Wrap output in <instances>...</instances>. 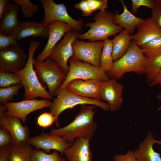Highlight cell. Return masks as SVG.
<instances>
[{
  "label": "cell",
  "instance_id": "cell-1",
  "mask_svg": "<svg viewBox=\"0 0 161 161\" xmlns=\"http://www.w3.org/2000/svg\"><path fill=\"white\" fill-rule=\"evenodd\" d=\"M97 107L91 104L81 105L79 112L70 123L62 128L52 129L49 134L60 136L71 144L78 137L90 140L97 128L94 120Z\"/></svg>",
  "mask_w": 161,
  "mask_h": 161
},
{
  "label": "cell",
  "instance_id": "cell-2",
  "mask_svg": "<svg viewBox=\"0 0 161 161\" xmlns=\"http://www.w3.org/2000/svg\"><path fill=\"white\" fill-rule=\"evenodd\" d=\"M40 44V42L37 40L30 42L27 63L22 69L15 73L19 78L24 89L23 98L25 100H32L37 97L49 100L53 98V96L41 83L34 68L33 55Z\"/></svg>",
  "mask_w": 161,
  "mask_h": 161
},
{
  "label": "cell",
  "instance_id": "cell-3",
  "mask_svg": "<svg viewBox=\"0 0 161 161\" xmlns=\"http://www.w3.org/2000/svg\"><path fill=\"white\" fill-rule=\"evenodd\" d=\"M144 51L132 40L125 54L114 62L112 67L106 74L109 78L117 80L129 72L145 73L148 58L144 55Z\"/></svg>",
  "mask_w": 161,
  "mask_h": 161
},
{
  "label": "cell",
  "instance_id": "cell-4",
  "mask_svg": "<svg viewBox=\"0 0 161 161\" xmlns=\"http://www.w3.org/2000/svg\"><path fill=\"white\" fill-rule=\"evenodd\" d=\"M114 14L111 12L106 10L99 11L94 16L93 22H88L85 24L89 30L81 34L78 38L87 39L90 41H104L109 36L115 35L123 30V28L114 22Z\"/></svg>",
  "mask_w": 161,
  "mask_h": 161
},
{
  "label": "cell",
  "instance_id": "cell-5",
  "mask_svg": "<svg viewBox=\"0 0 161 161\" xmlns=\"http://www.w3.org/2000/svg\"><path fill=\"white\" fill-rule=\"evenodd\" d=\"M33 64L39 81L47 85L50 95L55 96L64 82L66 75L53 60L49 58L41 62L33 58Z\"/></svg>",
  "mask_w": 161,
  "mask_h": 161
},
{
  "label": "cell",
  "instance_id": "cell-6",
  "mask_svg": "<svg viewBox=\"0 0 161 161\" xmlns=\"http://www.w3.org/2000/svg\"><path fill=\"white\" fill-rule=\"evenodd\" d=\"M57 97L49 107L50 112L58 118L64 110L83 104H91L99 107L106 111L109 110L107 103L102 101L81 96L71 92L66 87L60 89L55 95Z\"/></svg>",
  "mask_w": 161,
  "mask_h": 161
},
{
  "label": "cell",
  "instance_id": "cell-7",
  "mask_svg": "<svg viewBox=\"0 0 161 161\" xmlns=\"http://www.w3.org/2000/svg\"><path fill=\"white\" fill-rule=\"evenodd\" d=\"M44 12V16L42 22L49 25L54 21H60L66 23L73 29L80 32L82 31L84 24L83 20H75L67 12L64 4H57L52 0H40Z\"/></svg>",
  "mask_w": 161,
  "mask_h": 161
},
{
  "label": "cell",
  "instance_id": "cell-8",
  "mask_svg": "<svg viewBox=\"0 0 161 161\" xmlns=\"http://www.w3.org/2000/svg\"><path fill=\"white\" fill-rule=\"evenodd\" d=\"M68 61L70 64L69 70L60 89L66 87L70 81L74 79L87 80L96 79L104 81L110 79L106 72L100 67L95 66L87 62H82L72 57Z\"/></svg>",
  "mask_w": 161,
  "mask_h": 161
},
{
  "label": "cell",
  "instance_id": "cell-9",
  "mask_svg": "<svg viewBox=\"0 0 161 161\" xmlns=\"http://www.w3.org/2000/svg\"><path fill=\"white\" fill-rule=\"evenodd\" d=\"M80 32L74 29L67 32L64 38L57 43L48 57L53 60L66 75L69 69L68 61L74 55L73 43L81 34Z\"/></svg>",
  "mask_w": 161,
  "mask_h": 161
},
{
  "label": "cell",
  "instance_id": "cell-10",
  "mask_svg": "<svg viewBox=\"0 0 161 161\" xmlns=\"http://www.w3.org/2000/svg\"><path fill=\"white\" fill-rule=\"evenodd\" d=\"M28 54L18 45L0 50V72L15 73L25 66Z\"/></svg>",
  "mask_w": 161,
  "mask_h": 161
},
{
  "label": "cell",
  "instance_id": "cell-11",
  "mask_svg": "<svg viewBox=\"0 0 161 161\" xmlns=\"http://www.w3.org/2000/svg\"><path fill=\"white\" fill-rule=\"evenodd\" d=\"M103 44V41L87 42L77 39L73 43L74 55L72 57L100 67Z\"/></svg>",
  "mask_w": 161,
  "mask_h": 161
},
{
  "label": "cell",
  "instance_id": "cell-12",
  "mask_svg": "<svg viewBox=\"0 0 161 161\" xmlns=\"http://www.w3.org/2000/svg\"><path fill=\"white\" fill-rule=\"evenodd\" d=\"M52 102L49 99L25 100L19 102H10L4 104L7 108V116L16 117L25 123L27 115L34 111L49 107Z\"/></svg>",
  "mask_w": 161,
  "mask_h": 161
},
{
  "label": "cell",
  "instance_id": "cell-13",
  "mask_svg": "<svg viewBox=\"0 0 161 161\" xmlns=\"http://www.w3.org/2000/svg\"><path fill=\"white\" fill-rule=\"evenodd\" d=\"M27 142L30 145L37 149H42L47 153H50L53 150L58 151L62 155L71 144L60 136L44 133L30 137Z\"/></svg>",
  "mask_w": 161,
  "mask_h": 161
},
{
  "label": "cell",
  "instance_id": "cell-14",
  "mask_svg": "<svg viewBox=\"0 0 161 161\" xmlns=\"http://www.w3.org/2000/svg\"><path fill=\"white\" fill-rule=\"evenodd\" d=\"M123 88V84L118 82L116 79L102 81L99 89L101 100L108 103L111 112L116 111L121 107L123 100L122 95Z\"/></svg>",
  "mask_w": 161,
  "mask_h": 161
},
{
  "label": "cell",
  "instance_id": "cell-15",
  "mask_svg": "<svg viewBox=\"0 0 161 161\" xmlns=\"http://www.w3.org/2000/svg\"><path fill=\"white\" fill-rule=\"evenodd\" d=\"M49 27V35L47 43L43 51L36 58L39 62H42L48 58L61 38L67 32L73 29L68 24L60 21H54Z\"/></svg>",
  "mask_w": 161,
  "mask_h": 161
},
{
  "label": "cell",
  "instance_id": "cell-16",
  "mask_svg": "<svg viewBox=\"0 0 161 161\" xmlns=\"http://www.w3.org/2000/svg\"><path fill=\"white\" fill-rule=\"evenodd\" d=\"M49 32V25L42 22L19 21L16 29L10 35L18 41L29 37L46 38L48 37Z\"/></svg>",
  "mask_w": 161,
  "mask_h": 161
},
{
  "label": "cell",
  "instance_id": "cell-17",
  "mask_svg": "<svg viewBox=\"0 0 161 161\" xmlns=\"http://www.w3.org/2000/svg\"><path fill=\"white\" fill-rule=\"evenodd\" d=\"M102 82L96 79H74L70 81L66 87L81 96L101 100L99 89Z\"/></svg>",
  "mask_w": 161,
  "mask_h": 161
},
{
  "label": "cell",
  "instance_id": "cell-18",
  "mask_svg": "<svg viewBox=\"0 0 161 161\" xmlns=\"http://www.w3.org/2000/svg\"><path fill=\"white\" fill-rule=\"evenodd\" d=\"M90 140L82 137L76 138L64 153L68 161H93Z\"/></svg>",
  "mask_w": 161,
  "mask_h": 161
},
{
  "label": "cell",
  "instance_id": "cell-19",
  "mask_svg": "<svg viewBox=\"0 0 161 161\" xmlns=\"http://www.w3.org/2000/svg\"><path fill=\"white\" fill-rule=\"evenodd\" d=\"M137 31L131 36L136 44L140 47L141 45L161 36V29L151 18H147L143 22L137 25Z\"/></svg>",
  "mask_w": 161,
  "mask_h": 161
},
{
  "label": "cell",
  "instance_id": "cell-20",
  "mask_svg": "<svg viewBox=\"0 0 161 161\" xmlns=\"http://www.w3.org/2000/svg\"><path fill=\"white\" fill-rule=\"evenodd\" d=\"M0 119V126L10 132L12 138V142L20 143L27 141L30 138L29 128L27 126L22 125L19 118L6 115Z\"/></svg>",
  "mask_w": 161,
  "mask_h": 161
},
{
  "label": "cell",
  "instance_id": "cell-21",
  "mask_svg": "<svg viewBox=\"0 0 161 161\" xmlns=\"http://www.w3.org/2000/svg\"><path fill=\"white\" fill-rule=\"evenodd\" d=\"M156 143L161 146V140L155 139L149 132L144 140L140 143L138 148L134 151L137 161H161L160 154L153 149Z\"/></svg>",
  "mask_w": 161,
  "mask_h": 161
},
{
  "label": "cell",
  "instance_id": "cell-22",
  "mask_svg": "<svg viewBox=\"0 0 161 161\" xmlns=\"http://www.w3.org/2000/svg\"><path fill=\"white\" fill-rule=\"evenodd\" d=\"M19 5L9 2L0 19V34L10 35L17 27L19 21L18 16Z\"/></svg>",
  "mask_w": 161,
  "mask_h": 161
},
{
  "label": "cell",
  "instance_id": "cell-23",
  "mask_svg": "<svg viewBox=\"0 0 161 161\" xmlns=\"http://www.w3.org/2000/svg\"><path fill=\"white\" fill-rule=\"evenodd\" d=\"M119 1L123 6V11L122 14H119V10L115 11L114 15V22L123 28L129 31L132 35L136 26L145 20L137 17L130 12L123 0Z\"/></svg>",
  "mask_w": 161,
  "mask_h": 161
},
{
  "label": "cell",
  "instance_id": "cell-24",
  "mask_svg": "<svg viewBox=\"0 0 161 161\" xmlns=\"http://www.w3.org/2000/svg\"><path fill=\"white\" fill-rule=\"evenodd\" d=\"M128 30L124 29L112 40V57L114 62L122 57L126 52L132 38Z\"/></svg>",
  "mask_w": 161,
  "mask_h": 161
},
{
  "label": "cell",
  "instance_id": "cell-25",
  "mask_svg": "<svg viewBox=\"0 0 161 161\" xmlns=\"http://www.w3.org/2000/svg\"><path fill=\"white\" fill-rule=\"evenodd\" d=\"M10 153L8 161H31V154L32 150L27 142L10 145Z\"/></svg>",
  "mask_w": 161,
  "mask_h": 161
},
{
  "label": "cell",
  "instance_id": "cell-26",
  "mask_svg": "<svg viewBox=\"0 0 161 161\" xmlns=\"http://www.w3.org/2000/svg\"><path fill=\"white\" fill-rule=\"evenodd\" d=\"M112 40L107 39L103 41L101 55L100 68L106 72L112 67L114 62L112 57Z\"/></svg>",
  "mask_w": 161,
  "mask_h": 161
},
{
  "label": "cell",
  "instance_id": "cell-27",
  "mask_svg": "<svg viewBox=\"0 0 161 161\" xmlns=\"http://www.w3.org/2000/svg\"><path fill=\"white\" fill-rule=\"evenodd\" d=\"M148 58L145 72L146 81L147 83L150 85L155 80L161 70V54Z\"/></svg>",
  "mask_w": 161,
  "mask_h": 161
},
{
  "label": "cell",
  "instance_id": "cell-28",
  "mask_svg": "<svg viewBox=\"0 0 161 161\" xmlns=\"http://www.w3.org/2000/svg\"><path fill=\"white\" fill-rule=\"evenodd\" d=\"M31 161H66L62 157L59 152L54 150L50 154L40 149H32L31 154Z\"/></svg>",
  "mask_w": 161,
  "mask_h": 161
},
{
  "label": "cell",
  "instance_id": "cell-29",
  "mask_svg": "<svg viewBox=\"0 0 161 161\" xmlns=\"http://www.w3.org/2000/svg\"><path fill=\"white\" fill-rule=\"evenodd\" d=\"M23 87L19 84L5 88L0 87V103L4 105L14 100V96L18 95L19 91Z\"/></svg>",
  "mask_w": 161,
  "mask_h": 161
},
{
  "label": "cell",
  "instance_id": "cell-30",
  "mask_svg": "<svg viewBox=\"0 0 161 161\" xmlns=\"http://www.w3.org/2000/svg\"><path fill=\"white\" fill-rule=\"evenodd\" d=\"M144 50V55L150 58L161 54V36L140 47Z\"/></svg>",
  "mask_w": 161,
  "mask_h": 161
},
{
  "label": "cell",
  "instance_id": "cell-31",
  "mask_svg": "<svg viewBox=\"0 0 161 161\" xmlns=\"http://www.w3.org/2000/svg\"><path fill=\"white\" fill-rule=\"evenodd\" d=\"M21 6V11L25 18H31L40 10L38 5L33 4L29 0H13Z\"/></svg>",
  "mask_w": 161,
  "mask_h": 161
},
{
  "label": "cell",
  "instance_id": "cell-32",
  "mask_svg": "<svg viewBox=\"0 0 161 161\" xmlns=\"http://www.w3.org/2000/svg\"><path fill=\"white\" fill-rule=\"evenodd\" d=\"M21 84L20 79L15 73L0 72V87L5 88Z\"/></svg>",
  "mask_w": 161,
  "mask_h": 161
},
{
  "label": "cell",
  "instance_id": "cell-33",
  "mask_svg": "<svg viewBox=\"0 0 161 161\" xmlns=\"http://www.w3.org/2000/svg\"><path fill=\"white\" fill-rule=\"evenodd\" d=\"M58 117H55L50 112H44L41 114L38 117L37 123L41 127L44 129L51 126L54 122H55L56 126L59 125L58 121Z\"/></svg>",
  "mask_w": 161,
  "mask_h": 161
},
{
  "label": "cell",
  "instance_id": "cell-34",
  "mask_svg": "<svg viewBox=\"0 0 161 161\" xmlns=\"http://www.w3.org/2000/svg\"><path fill=\"white\" fill-rule=\"evenodd\" d=\"M90 9L93 13L98 10L104 12L108 8L107 0H87Z\"/></svg>",
  "mask_w": 161,
  "mask_h": 161
},
{
  "label": "cell",
  "instance_id": "cell-35",
  "mask_svg": "<svg viewBox=\"0 0 161 161\" xmlns=\"http://www.w3.org/2000/svg\"><path fill=\"white\" fill-rule=\"evenodd\" d=\"M131 11L134 14L137 12V10L140 6H144L152 9L156 5L154 0H132Z\"/></svg>",
  "mask_w": 161,
  "mask_h": 161
},
{
  "label": "cell",
  "instance_id": "cell-36",
  "mask_svg": "<svg viewBox=\"0 0 161 161\" xmlns=\"http://www.w3.org/2000/svg\"><path fill=\"white\" fill-rule=\"evenodd\" d=\"M18 41L11 35L0 34V50L17 44Z\"/></svg>",
  "mask_w": 161,
  "mask_h": 161
},
{
  "label": "cell",
  "instance_id": "cell-37",
  "mask_svg": "<svg viewBox=\"0 0 161 161\" xmlns=\"http://www.w3.org/2000/svg\"><path fill=\"white\" fill-rule=\"evenodd\" d=\"M12 138L9 131L5 128L0 126V148L10 145Z\"/></svg>",
  "mask_w": 161,
  "mask_h": 161
},
{
  "label": "cell",
  "instance_id": "cell-38",
  "mask_svg": "<svg viewBox=\"0 0 161 161\" xmlns=\"http://www.w3.org/2000/svg\"><path fill=\"white\" fill-rule=\"evenodd\" d=\"M74 7L82 11L83 16H91L93 12L88 6L87 0H81L78 3L74 4Z\"/></svg>",
  "mask_w": 161,
  "mask_h": 161
},
{
  "label": "cell",
  "instance_id": "cell-39",
  "mask_svg": "<svg viewBox=\"0 0 161 161\" xmlns=\"http://www.w3.org/2000/svg\"><path fill=\"white\" fill-rule=\"evenodd\" d=\"M113 161H137L134 151L129 150L125 154H116L113 157Z\"/></svg>",
  "mask_w": 161,
  "mask_h": 161
},
{
  "label": "cell",
  "instance_id": "cell-40",
  "mask_svg": "<svg viewBox=\"0 0 161 161\" xmlns=\"http://www.w3.org/2000/svg\"><path fill=\"white\" fill-rule=\"evenodd\" d=\"M151 10V17L161 29V5H156Z\"/></svg>",
  "mask_w": 161,
  "mask_h": 161
},
{
  "label": "cell",
  "instance_id": "cell-41",
  "mask_svg": "<svg viewBox=\"0 0 161 161\" xmlns=\"http://www.w3.org/2000/svg\"><path fill=\"white\" fill-rule=\"evenodd\" d=\"M10 145L0 148V161H8L10 153Z\"/></svg>",
  "mask_w": 161,
  "mask_h": 161
},
{
  "label": "cell",
  "instance_id": "cell-42",
  "mask_svg": "<svg viewBox=\"0 0 161 161\" xmlns=\"http://www.w3.org/2000/svg\"><path fill=\"white\" fill-rule=\"evenodd\" d=\"M9 3L8 0H0V19L4 13Z\"/></svg>",
  "mask_w": 161,
  "mask_h": 161
},
{
  "label": "cell",
  "instance_id": "cell-43",
  "mask_svg": "<svg viewBox=\"0 0 161 161\" xmlns=\"http://www.w3.org/2000/svg\"><path fill=\"white\" fill-rule=\"evenodd\" d=\"M149 85L150 86L156 85L161 86V70L154 81Z\"/></svg>",
  "mask_w": 161,
  "mask_h": 161
},
{
  "label": "cell",
  "instance_id": "cell-44",
  "mask_svg": "<svg viewBox=\"0 0 161 161\" xmlns=\"http://www.w3.org/2000/svg\"><path fill=\"white\" fill-rule=\"evenodd\" d=\"M7 109L4 105H0V118L6 116Z\"/></svg>",
  "mask_w": 161,
  "mask_h": 161
},
{
  "label": "cell",
  "instance_id": "cell-45",
  "mask_svg": "<svg viewBox=\"0 0 161 161\" xmlns=\"http://www.w3.org/2000/svg\"><path fill=\"white\" fill-rule=\"evenodd\" d=\"M157 97L158 99L160 100H161V94H160L157 95ZM161 110V107L158 108L157 110V111H159Z\"/></svg>",
  "mask_w": 161,
  "mask_h": 161
},
{
  "label": "cell",
  "instance_id": "cell-46",
  "mask_svg": "<svg viewBox=\"0 0 161 161\" xmlns=\"http://www.w3.org/2000/svg\"><path fill=\"white\" fill-rule=\"evenodd\" d=\"M156 5H161V0H154Z\"/></svg>",
  "mask_w": 161,
  "mask_h": 161
}]
</instances>
